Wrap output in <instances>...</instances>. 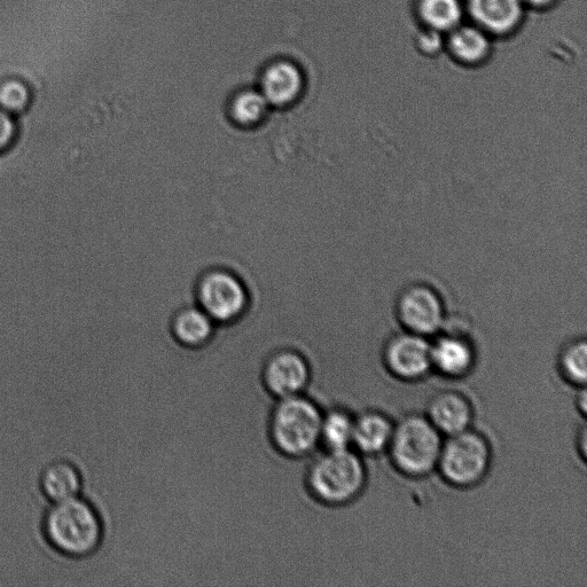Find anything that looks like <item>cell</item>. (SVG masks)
Returning <instances> with one entry per match:
<instances>
[{
  "label": "cell",
  "mask_w": 587,
  "mask_h": 587,
  "mask_svg": "<svg viewBox=\"0 0 587 587\" xmlns=\"http://www.w3.org/2000/svg\"><path fill=\"white\" fill-rule=\"evenodd\" d=\"M45 542L62 557H93L106 540V524L99 508L81 496L54 503L43 516Z\"/></svg>",
  "instance_id": "1"
},
{
  "label": "cell",
  "mask_w": 587,
  "mask_h": 587,
  "mask_svg": "<svg viewBox=\"0 0 587 587\" xmlns=\"http://www.w3.org/2000/svg\"><path fill=\"white\" fill-rule=\"evenodd\" d=\"M367 481L362 457L352 449L319 450L305 469V487L316 502L326 508L354 503Z\"/></svg>",
  "instance_id": "2"
},
{
  "label": "cell",
  "mask_w": 587,
  "mask_h": 587,
  "mask_svg": "<svg viewBox=\"0 0 587 587\" xmlns=\"http://www.w3.org/2000/svg\"><path fill=\"white\" fill-rule=\"evenodd\" d=\"M324 409L307 394L278 399L268 421L269 440L288 459L307 460L320 449Z\"/></svg>",
  "instance_id": "3"
},
{
  "label": "cell",
  "mask_w": 587,
  "mask_h": 587,
  "mask_svg": "<svg viewBox=\"0 0 587 587\" xmlns=\"http://www.w3.org/2000/svg\"><path fill=\"white\" fill-rule=\"evenodd\" d=\"M443 443V435L426 416L410 414L395 424L388 452L398 472L420 479L437 469Z\"/></svg>",
  "instance_id": "4"
},
{
  "label": "cell",
  "mask_w": 587,
  "mask_h": 587,
  "mask_svg": "<svg viewBox=\"0 0 587 587\" xmlns=\"http://www.w3.org/2000/svg\"><path fill=\"white\" fill-rule=\"evenodd\" d=\"M491 460L492 451L487 438L468 429L448 437L443 443L437 469L452 487L468 489L485 479Z\"/></svg>",
  "instance_id": "5"
},
{
  "label": "cell",
  "mask_w": 587,
  "mask_h": 587,
  "mask_svg": "<svg viewBox=\"0 0 587 587\" xmlns=\"http://www.w3.org/2000/svg\"><path fill=\"white\" fill-rule=\"evenodd\" d=\"M261 381L266 393L276 401L307 394L312 382L310 362L299 350L278 348L265 358Z\"/></svg>",
  "instance_id": "6"
},
{
  "label": "cell",
  "mask_w": 587,
  "mask_h": 587,
  "mask_svg": "<svg viewBox=\"0 0 587 587\" xmlns=\"http://www.w3.org/2000/svg\"><path fill=\"white\" fill-rule=\"evenodd\" d=\"M396 315L406 332L428 338L440 332L445 310L435 289L424 284H414L398 295Z\"/></svg>",
  "instance_id": "7"
},
{
  "label": "cell",
  "mask_w": 587,
  "mask_h": 587,
  "mask_svg": "<svg viewBox=\"0 0 587 587\" xmlns=\"http://www.w3.org/2000/svg\"><path fill=\"white\" fill-rule=\"evenodd\" d=\"M383 362L393 377L402 381L424 379L432 365V343L425 336L410 332L390 338L383 349Z\"/></svg>",
  "instance_id": "8"
},
{
  "label": "cell",
  "mask_w": 587,
  "mask_h": 587,
  "mask_svg": "<svg viewBox=\"0 0 587 587\" xmlns=\"http://www.w3.org/2000/svg\"><path fill=\"white\" fill-rule=\"evenodd\" d=\"M203 311L218 323L236 320L247 305V294L240 281L226 272L210 273L200 287Z\"/></svg>",
  "instance_id": "9"
},
{
  "label": "cell",
  "mask_w": 587,
  "mask_h": 587,
  "mask_svg": "<svg viewBox=\"0 0 587 587\" xmlns=\"http://www.w3.org/2000/svg\"><path fill=\"white\" fill-rule=\"evenodd\" d=\"M304 74L294 61L270 62L261 75L260 91L270 106L286 107L295 103L304 90Z\"/></svg>",
  "instance_id": "10"
},
{
  "label": "cell",
  "mask_w": 587,
  "mask_h": 587,
  "mask_svg": "<svg viewBox=\"0 0 587 587\" xmlns=\"http://www.w3.org/2000/svg\"><path fill=\"white\" fill-rule=\"evenodd\" d=\"M427 419L443 436L450 437L471 429L474 410L469 399L458 391H442L428 404Z\"/></svg>",
  "instance_id": "11"
},
{
  "label": "cell",
  "mask_w": 587,
  "mask_h": 587,
  "mask_svg": "<svg viewBox=\"0 0 587 587\" xmlns=\"http://www.w3.org/2000/svg\"><path fill=\"white\" fill-rule=\"evenodd\" d=\"M433 370L449 379L466 377L475 365L474 348L464 336L445 334L432 343Z\"/></svg>",
  "instance_id": "12"
},
{
  "label": "cell",
  "mask_w": 587,
  "mask_h": 587,
  "mask_svg": "<svg viewBox=\"0 0 587 587\" xmlns=\"http://www.w3.org/2000/svg\"><path fill=\"white\" fill-rule=\"evenodd\" d=\"M38 484L42 495L54 504L80 496L83 477L72 461L57 459L42 469Z\"/></svg>",
  "instance_id": "13"
},
{
  "label": "cell",
  "mask_w": 587,
  "mask_h": 587,
  "mask_svg": "<svg viewBox=\"0 0 587 587\" xmlns=\"http://www.w3.org/2000/svg\"><path fill=\"white\" fill-rule=\"evenodd\" d=\"M394 429V422L382 412L367 411L359 414L355 418L352 448H355L359 455H380L388 451Z\"/></svg>",
  "instance_id": "14"
},
{
  "label": "cell",
  "mask_w": 587,
  "mask_h": 587,
  "mask_svg": "<svg viewBox=\"0 0 587 587\" xmlns=\"http://www.w3.org/2000/svg\"><path fill=\"white\" fill-rule=\"evenodd\" d=\"M214 323V320L203 310L182 311L172 323V340L186 350H203L214 339Z\"/></svg>",
  "instance_id": "15"
},
{
  "label": "cell",
  "mask_w": 587,
  "mask_h": 587,
  "mask_svg": "<svg viewBox=\"0 0 587 587\" xmlns=\"http://www.w3.org/2000/svg\"><path fill=\"white\" fill-rule=\"evenodd\" d=\"M475 20L493 33L512 30L522 17L520 0H471Z\"/></svg>",
  "instance_id": "16"
},
{
  "label": "cell",
  "mask_w": 587,
  "mask_h": 587,
  "mask_svg": "<svg viewBox=\"0 0 587 587\" xmlns=\"http://www.w3.org/2000/svg\"><path fill=\"white\" fill-rule=\"evenodd\" d=\"M355 417L342 408L324 410L320 449H352L354 440Z\"/></svg>",
  "instance_id": "17"
},
{
  "label": "cell",
  "mask_w": 587,
  "mask_h": 587,
  "mask_svg": "<svg viewBox=\"0 0 587 587\" xmlns=\"http://www.w3.org/2000/svg\"><path fill=\"white\" fill-rule=\"evenodd\" d=\"M559 372L571 386L583 388L587 377V346L584 339L567 344L558 358Z\"/></svg>",
  "instance_id": "18"
},
{
  "label": "cell",
  "mask_w": 587,
  "mask_h": 587,
  "mask_svg": "<svg viewBox=\"0 0 587 587\" xmlns=\"http://www.w3.org/2000/svg\"><path fill=\"white\" fill-rule=\"evenodd\" d=\"M270 105L260 90H242L233 97L230 104L232 119L240 125H255L264 119Z\"/></svg>",
  "instance_id": "19"
},
{
  "label": "cell",
  "mask_w": 587,
  "mask_h": 587,
  "mask_svg": "<svg viewBox=\"0 0 587 587\" xmlns=\"http://www.w3.org/2000/svg\"><path fill=\"white\" fill-rule=\"evenodd\" d=\"M421 17L434 30L455 28L463 15L459 0H422Z\"/></svg>",
  "instance_id": "20"
},
{
  "label": "cell",
  "mask_w": 587,
  "mask_h": 587,
  "mask_svg": "<svg viewBox=\"0 0 587 587\" xmlns=\"http://www.w3.org/2000/svg\"><path fill=\"white\" fill-rule=\"evenodd\" d=\"M451 48L460 60L477 62L487 56L489 41L480 30L463 27L452 35Z\"/></svg>",
  "instance_id": "21"
},
{
  "label": "cell",
  "mask_w": 587,
  "mask_h": 587,
  "mask_svg": "<svg viewBox=\"0 0 587 587\" xmlns=\"http://www.w3.org/2000/svg\"><path fill=\"white\" fill-rule=\"evenodd\" d=\"M30 91L25 83L10 80L0 85V109L11 115L25 112L30 104Z\"/></svg>",
  "instance_id": "22"
},
{
  "label": "cell",
  "mask_w": 587,
  "mask_h": 587,
  "mask_svg": "<svg viewBox=\"0 0 587 587\" xmlns=\"http://www.w3.org/2000/svg\"><path fill=\"white\" fill-rule=\"evenodd\" d=\"M18 125L13 119V115L0 109V155L9 152L17 143Z\"/></svg>",
  "instance_id": "23"
},
{
  "label": "cell",
  "mask_w": 587,
  "mask_h": 587,
  "mask_svg": "<svg viewBox=\"0 0 587 587\" xmlns=\"http://www.w3.org/2000/svg\"><path fill=\"white\" fill-rule=\"evenodd\" d=\"M436 31H429V33L422 34L419 39V46L422 51L426 53H434L440 49L441 38L436 34Z\"/></svg>",
  "instance_id": "24"
},
{
  "label": "cell",
  "mask_w": 587,
  "mask_h": 587,
  "mask_svg": "<svg viewBox=\"0 0 587 587\" xmlns=\"http://www.w3.org/2000/svg\"><path fill=\"white\" fill-rule=\"evenodd\" d=\"M587 395H586V391H585V387L582 388L581 394L578 395V411L579 413L583 414V416H585L586 413V404H587Z\"/></svg>",
  "instance_id": "25"
},
{
  "label": "cell",
  "mask_w": 587,
  "mask_h": 587,
  "mask_svg": "<svg viewBox=\"0 0 587 587\" xmlns=\"http://www.w3.org/2000/svg\"><path fill=\"white\" fill-rule=\"evenodd\" d=\"M527 2L538 7H544L553 3L554 0H527Z\"/></svg>",
  "instance_id": "26"
}]
</instances>
